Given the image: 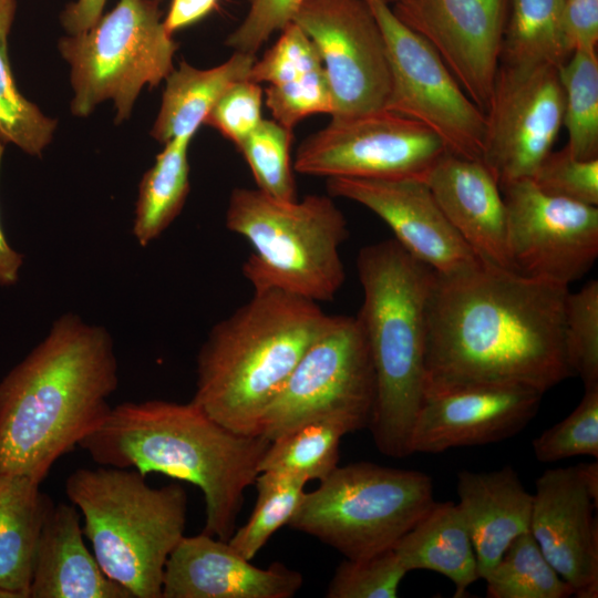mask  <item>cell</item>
I'll return each mask as SVG.
<instances>
[{"label": "cell", "mask_w": 598, "mask_h": 598, "mask_svg": "<svg viewBox=\"0 0 598 598\" xmlns=\"http://www.w3.org/2000/svg\"><path fill=\"white\" fill-rule=\"evenodd\" d=\"M40 482L0 473V587L29 598L39 536L53 502Z\"/></svg>", "instance_id": "27"}, {"label": "cell", "mask_w": 598, "mask_h": 598, "mask_svg": "<svg viewBox=\"0 0 598 598\" xmlns=\"http://www.w3.org/2000/svg\"><path fill=\"white\" fill-rule=\"evenodd\" d=\"M558 72L564 92L563 125L568 131L566 148L578 159L598 158L597 52L575 51Z\"/></svg>", "instance_id": "33"}, {"label": "cell", "mask_w": 598, "mask_h": 598, "mask_svg": "<svg viewBox=\"0 0 598 598\" xmlns=\"http://www.w3.org/2000/svg\"><path fill=\"white\" fill-rule=\"evenodd\" d=\"M17 0H0V143H11L31 156H41L56 127L19 91L8 54V38L14 20Z\"/></svg>", "instance_id": "31"}, {"label": "cell", "mask_w": 598, "mask_h": 598, "mask_svg": "<svg viewBox=\"0 0 598 598\" xmlns=\"http://www.w3.org/2000/svg\"><path fill=\"white\" fill-rule=\"evenodd\" d=\"M190 141L174 138L165 143L141 181L133 223L141 246L158 238L183 209L189 193Z\"/></svg>", "instance_id": "29"}, {"label": "cell", "mask_w": 598, "mask_h": 598, "mask_svg": "<svg viewBox=\"0 0 598 598\" xmlns=\"http://www.w3.org/2000/svg\"><path fill=\"white\" fill-rule=\"evenodd\" d=\"M118 384L111 334L74 313L0 382V473L42 482L109 414Z\"/></svg>", "instance_id": "2"}, {"label": "cell", "mask_w": 598, "mask_h": 598, "mask_svg": "<svg viewBox=\"0 0 598 598\" xmlns=\"http://www.w3.org/2000/svg\"><path fill=\"white\" fill-rule=\"evenodd\" d=\"M409 571L426 569L448 578L455 598L480 579L476 555L465 520L453 502H435L393 547Z\"/></svg>", "instance_id": "26"}, {"label": "cell", "mask_w": 598, "mask_h": 598, "mask_svg": "<svg viewBox=\"0 0 598 598\" xmlns=\"http://www.w3.org/2000/svg\"><path fill=\"white\" fill-rule=\"evenodd\" d=\"M249 80L267 84L265 103L276 122L289 130L313 114L333 113L334 104L319 54L293 22L255 61Z\"/></svg>", "instance_id": "24"}, {"label": "cell", "mask_w": 598, "mask_h": 598, "mask_svg": "<svg viewBox=\"0 0 598 598\" xmlns=\"http://www.w3.org/2000/svg\"><path fill=\"white\" fill-rule=\"evenodd\" d=\"M508 0H399L392 8L440 55L484 113L499 65Z\"/></svg>", "instance_id": "16"}, {"label": "cell", "mask_w": 598, "mask_h": 598, "mask_svg": "<svg viewBox=\"0 0 598 598\" xmlns=\"http://www.w3.org/2000/svg\"><path fill=\"white\" fill-rule=\"evenodd\" d=\"M328 318L312 300L275 289L254 291L202 344L192 402L235 433L260 434L266 408Z\"/></svg>", "instance_id": "4"}, {"label": "cell", "mask_w": 598, "mask_h": 598, "mask_svg": "<svg viewBox=\"0 0 598 598\" xmlns=\"http://www.w3.org/2000/svg\"><path fill=\"white\" fill-rule=\"evenodd\" d=\"M218 6V0H172L166 18L165 30L174 32L204 19Z\"/></svg>", "instance_id": "43"}, {"label": "cell", "mask_w": 598, "mask_h": 598, "mask_svg": "<svg viewBox=\"0 0 598 598\" xmlns=\"http://www.w3.org/2000/svg\"><path fill=\"white\" fill-rule=\"evenodd\" d=\"M332 197L355 202L378 215L394 239L437 274H451L480 258L446 219L423 178H327Z\"/></svg>", "instance_id": "17"}, {"label": "cell", "mask_w": 598, "mask_h": 598, "mask_svg": "<svg viewBox=\"0 0 598 598\" xmlns=\"http://www.w3.org/2000/svg\"><path fill=\"white\" fill-rule=\"evenodd\" d=\"M305 0H251L241 23L227 38L237 52L254 54L276 31L285 29Z\"/></svg>", "instance_id": "41"}, {"label": "cell", "mask_w": 598, "mask_h": 598, "mask_svg": "<svg viewBox=\"0 0 598 598\" xmlns=\"http://www.w3.org/2000/svg\"><path fill=\"white\" fill-rule=\"evenodd\" d=\"M446 151L425 125L382 109L331 118L299 145L293 169L303 175L353 178H423Z\"/></svg>", "instance_id": "12"}, {"label": "cell", "mask_w": 598, "mask_h": 598, "mask_svg": "<svg viewBox=\"0 0 598 598\" xmlns=\"http://www.w3.org/2000/svg\"><path fill=\"white\" fill-rule=\"evenodd\" d=\"M434 503L429 474L362 461L338 465L305 492L288 525L362 559L393 548Z\"/></svg>", "instance_id": "8"}, {"label": "cell", "mask_w": 598, "mask_h": 598, "mask_svg": "<svg viewBox=\"0 0 598 598\" xmlns=\"http://www.w3.org/2000/svg\"><path fill=\"white\" fill-rule=\"evenodd\" d=\"M308 482L301 477L261 472L255 481L257 499L247 523L229 537V545L251 560L269 538L288 525L305 494Z\"/></svg>", "instance_id": "34"}, {"label": "cell", "mask_w": 598, "mask_h": 598, "mask_svg": "<svg viewBox=\"0 0 598 598\" xmlns=\"http://www.w3.org/2000/svg\"><path fill=\"white\" fill-rule=\"evenodd\" d=\"M408 570L393 548L362 558L343 560L329 581L328 598H396Z\"/></svg>", "instance_id": "38"}, {"label": "cell", "mask_w": 598, "mask_h": 598, "mask_svg": "<svg viewBox=\"0 0 598 598\" xmlns=\"http://www.w3.org/2000/svg\"><path fill=\"white\" fill-rule=\"evenodd\" d=\"M106 0H76L61 13V23L68 34L90 29L101 18Z\"/></svg>", "instance_id": "44"}, {"label": "cell", "mask_w": 598, "mask_h": 598, "mask_svg": "<svg viewBox=\"0 0 598 598\" xmlns=\"http://www.w3.org/2000/svg\"><path fill=\"white\" fill-rule=\"evenodd\" d=\"M543 393L520 385H468L425 394L410 437L412 453L501 442L536 415Z\"/></svg>", "instance_id": "18"}, {"label": "cell", "mask_w": 598, "mask_h": 598, "mask_svg": "<svg viewBox=\"0 0 598 598\" xmlns=\"http://www.w3.org/2000/svg\"><path fill=\"white\" fill-rule=\"evenodd\" d=\"M363 302L355 316L375 379L368 427L380 453L411 454L410 437L423 400L427 301L434 270L394 238L363 247L357 258Z\"/></svg>", "instance_id": "5"}, {"label": "cell", "mask_w": 598, "mask_h": 598, "mask_svg": "<svg viewBox=\"0 0 598 598\" xmlns=\"http://www.w3.org/2000/svg\"><path fill=\"white\" fill-rule=\"evenodd\" d=\"M254 54L237 52L210 69H197L186 61L165 79L159 112L152 136L165 144L174 138L192 140L220 96L236 82L249 79Z\"/></svg>", "instance_id": "25"}, {"label": "cell", "mask_w": 598, "mask_h": 598, "mask_svg": "<svg viewBox=\"0 0 598 598\" xmlns=\"http://www.w3.org/2000/svg\"><path fill=\"white\" fill-rule=\"evenodd\" d=\"M456 489L478 576L485 579L511 543L529 530L533 495L509 465L489 472L461 470Z\"/></svg>", "instance_id": "23"}, {"label": "cell", "mask_w": 598, "mask_h": 598, "mask_svg": "<svg viewBox=\"0 0 598 598\" xmlns=\"http://www.w3.org/2000/svg\"><path fill=\"white\" fill-rule=\"evenodd\" d=\"M350 432H354L351 425L338 419L303 423L270 441L259 472H277L307 482H320L338 466L340 441Z\"/></svg>", "instance_id": "30"}, {"label": "cell", "mask_w": 598, "mask_h": 598, "mask_svg": "<svg viewBox=\"0 0 598 598\" xmlns=\"http://www.w3.org/2000/svg\"><path fill=\"white\" fill-rule=\"evenodd\" d=\"M564 346L574 374L585 389L598 385V281L568 291L564 306Z\"/></svg>", "instance_id": "36"}, {"label": "cell", "mask_w": 598, "mask_h": 598, "mask_svg": "<svg viewBox=\"0 0 598 598\" xmlns=\"http://www.w3.org/2000/svg\"><path fill=\"white\" fill-rule=\"evenodd\" d=\"M558 68L501 64L484 111L481 161L499 188L530 178L563 126Z\"/></svg>", "instance_id": "13"}, {"label": "cell", "mask_w": 598, "mask_h": 598, "mask_svg": "<svg viewBox=\"0 0 598 598\" xmlns=\"http://www.w3.org/2000/svg\"><path fill=\"white\" fill-rule=\"evenodd\" d=\"M501 192L512 271L567 287L587 274L598 256L597 206L548 195L529 178Z\"/></svg>", "instance_id": "14"}, {"label": "cell", "mask_w": 598, "mask_h": 598, "mask_svg": "<svg viewBox=\"0 0 598 598\" xmlns=\"http://www.w3.org/2000/svg\"><path fill=\"white\" fill-rule=\"evenodd\" d=\"M423 179L446 219L480 260L511 270L506 207L484 163L445 151Z\"/></svg>", "instance_id": "21"}, {"label": "cell", "mask_w": 598, "mask_h": 598, "mask_svg": "<svg viewBox=\"0 0 598 598\" xmlns=\"http://www.w3.org/2000/svg\"><path fill=\"white\" fill-rule=\"evenodd\" d=\"M568 291L483 261L451 274L434 271L423 396L482 384L544 394L575 375L564 346Z\"/></svg>", "instance_id": "1"}, {"label": "cell", "mask_w": 598, "mask_h": 598, "mask_svg": "<svg viewBox=\"0 0 598 598\" xmlns=\"http://www.w3.org/2000/svg\"><path fill=\"white\" fill-rule=\"evenodd\" d=\"M270 441L235 433L189 403L164 400L111 408L79 444L99 465L161 473L204 495V534L228 540Z\"/></svg>", "instance_id": "3"}, {"label": "cell", "mask_w": 598, "mask_h": 598, "mask_svg": "<svg viewBox=\"0 0 598 598\" xmlns=\"http://www.w3.org/2000/svg\"><path fill=\"white\" fill-rule=\"evenodd\" d=\"M383 34L390 66L384 109L431 130L455 155L481 159L484 113L437 52L394 14L386 0H365Z\"/></svg>", "instance_id": "11"}, {"label": "cell", "mask_w": 598, "mask_h": 598, "mask_svg": "<svg viewBox=\"0 0 598 598\" xmlns=\"http://www.w3.org/2000/svg\"><path fill=\"white\" fill-rule=\"evenodd\" d=\"M386 1H388V2H390V1H392V2H396V1H399V0H386Z\"/></svg>", "instance_id": "47"}, {"label": "cell", "mask_w": 598, "mask_h": 598, "mask_svg": "<svg viewBox=\"0 0 598 598\" xmlns=\"http://www.w3.org/2000/svg\"><path fill=\"white\" fill-rule=\"evenodd\" d=\"M291 142V130L264 118L236 147L249 166L257 188L280 200L297 199Z\"/></svg>", "instance_id": "35"}, {"label": "cell", "mask_w": 598, "mask_h": 598, "mask_svg": "<svg viewBox=\"0 0 598 598\" xmlns=\"http://www.w3.org/2000/svg\"><path fill=\"white\" fill-rule=\"evenodd\" d=\"M564 34L571 52H597L598 0H566Z\"/></svg>", "instance_id": "42"}, {"label": "cell", "mask_w": 598, "mask_h": 598, "mask_svg": "<svg viewBox=\"0 0 598 598\" xmlns=\"http://www.w3.org/2000/svg\"><path fill=\"white\" fill-rule=\"evenodd\" d=\"M302 575L281 563L259 568L228 543L204 533L183 536L164 569L162 598H291Z\"/></svg>", "instance_id": "20"}, {"label": "cell", "mask_w": 598, "mask_h": 598, "mask_svg": "<svg viewBox=\"0 0 598 598\" xmlns=\"http://www.w3.org/2000/svg\"><path fill=\"white\" fill-rule=\"evenodd\" d=\"M536 458L554 463L574 456L598 458V385L585 389L576 409L532 442Z\"/></svg>", "instance_id": "37"}, {"label": "cell", "mask_w": 598, "mask_h": 598, "mask_svg": "<svg viewBox=\"0 0 598 598\" xmlns=\"http://www.w3.org/2000/svg\"><path fill=\"white\" fill-rule=\"evenodd\" d=\"M529 179L548 195L598 206V158L578 159L565 146L550 151Z\"/></svg>", "instance_id": "39"}, {"label": "cell", "mask_w": 598, "mask_h": 598, "mask_svg": "<svg viewBox=\"0 0 598 598\" xmlns=\"http://www.w3.org/2000/svg\"><path fill=\"white\" fill-rule=\"evenodd\" d=\"M264 90L249 79L233 84L218 100L204 124L236 147L260 124Z\"/></svg>", "instance_id": "40"}, {"label": "cell", "mask_w": 598, "mask_h": 598, "mask_svg": "<svg viewBox=\"0 0 598 598\" xmlns=\"http://www.w3.org/2000/svg\"><path fill=\"white\" fill-rule=\"evenodd\" d=\"M132 468H78L65 493L105 575L132 598H162L166 561L184 536L187 494L178 483L151 486Z\"/></svg>", "instance_id": "6"}, {"label": "cell", "mask_w": 598, "mask_h": 598, "mask_svg": "<svg viewBox=\"0 0 598 598\" xmlns=\"http://www.w3.org/2000/svg\"><path fill=\"white\" fill-rule=\"evenodd\" d=\"M58 47L71 68L72 114L87 116L112 100L116 123L130 117L146 84L157 86L168 76L177 50L153 0H118L90 29L61 38Z\"/></svg>", "instance_id": "9"}, {"label": "cell", "mask_w": 598, "mask_h": 598, "mask_svg": "<svg viewBox=\"0 0 598 598\" xmlns=\"http://www.w3.org/2000/svg\"><path fill=\"white\" fill-rule=\"evenodd\" d=\"M0 598H18V596L14 592L0 587Z\"/></svg>", "instance_id": "46"}, {"label": "cell", "mask_w": 598, "mask_h": 598, "mask_svg": "<svg viewBox=\"0 0 598 598\" xmlns=\"http://www.w3.org/2000/svg\"><path fill=\"white\" fill-rule=\"evenodd\" d=\"M484 580L488 598H568L574 595L529 530L511 543Z\"/></svg>", "instance_id": "32"}, {"label": "cell", "mask_w": 598, "mask_h": 598, "mask_svg": "<svg viewBox=\"0 0 598 598\" xmlns=\"http://www.w3.org/2000/svg\"><path fill=\"white\" fill-rule=\"evenodd\" d=\"M225 223L252 252L243 275L254 291L281 290L315 302L331 301L346 280L340 247L349 230L330 196L280 200L258 188H235Z\"/></svg>", "instance_id": "7"}, {"label": "cell", "mask_w": 598, "mask_h": 598, "mask_svg": "<svg viewBox=\"0 0 598 598\" xmlns=\"http://www.w3.org/2000/svg\"><path fill=\"white\" fill-rule=\"evenodd\" d=\"M566 0H508L499 63L561 66L573 54L563 27Z\"/></svg>", "instance_id": "28"}, {"label": "cell", "mask_w": 598, "mask_h": 598, "mask_svg": "<svg viewBox=\"0 0 598 598\" xmlns=\"http://www.w3.org/2000/svg\"><path fill=\"white\" fill-rule=\"evenodd\" d=\"M3 151L4 145L0 143V166ZM22 264L23 256L8 244L0 225V286L16 283Z\"/></svg>", "instance_id": "45"}, {"label": "cell", "mask_w": 598, "mask_h": 598, "mask_svg": "<svg viewBox=\"0 0 598 598\" xmlns=\"http://www.w3.org/2000/svg\"><path fill=\"white\" fill-rule=\"evenodd\" d=\"M597 504L578 465L547 470L536 481L529 532L578 598L598 596Z\"/></svg>", "instance_id": "19"}, {"label": "cell", "mask_w": 598, "mask_h": 598, "mask_svg": "<svg viewBox=\"0 0 598 598\" xmlns=\"http://www.w3.org/2000/svg\"><path fill=\"white\" fill-rule=\"evenodd\" d=\"M292 22L322 62L334 104L331 118L384 109L391 84L389 60L365 0H305Z\"/></svg>", "instance_id": "15"}, {"label": "cell", "mask_w": 598, "mask_h": 598, "mask_svg": "<svg viewBox=\"0 0 598 598\" xmlns=\"http://www.w3.org/2000/svg\"><path fill=\"white\" fill-rule=\"evenodd\" d=\"M374 399L373 365L357 318L329 315L266 408L260 434L272 441L319 419H338L358 431L369 425Z\"/></svg>", "instance_id": "10"}, {"label": "cell", "mask_w": 598, "mask_h": 598, "mask_svg": "<svg viewBox=\"0 0 598 598\" xmlns=\"http://www.w3.org/2000/svg\"><path fill=\"white\" fill-rule=\"evenodd\" d=\"M81 518L73 504L50 507L35 549L29 598H132L87 549Z\"/></svg>", "instance_id": "22"}]
</instances>
